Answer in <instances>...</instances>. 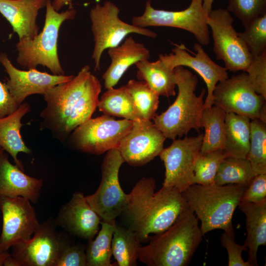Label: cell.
<instances>
[{"mask_svg":"<svg viewBox=\"0 0 266 266\" xmlns=\"http://www.w3.org/2000/svg\"><path fill=\"white\" fill-rule=\"evenodd\" d=\"M250 121L246 116L226 113V138L222 150L225 157L246 158L250 146Z\"/></svg>","mask_w":266,"mask_h":266,"instance_id":"obj_26","label":"cell"},{"mask_svg":"<svg viewBox=\"0 0 266 266\" xmlns=\"http://www.w3.org/2000/svg\"><path fill=\"white\" fill-rule=\"evenodd\" d=\"M134 121L123 119L116 120L103 114L90 118L69 134L68 143L80 152L100 155L117 148L123 137L131 130Z\"/></svg>","mask_w":266,"mask_h":266,"instance_id":"obj_8","label":"cell"},{"mask_svg":"<svg viewBox=\"0 0 266 266\" xmlns=\"http://www.w3.org/2000/svg\"><path fill=\"white\" fill-rule=\"evenodd\" d=\"M198 220L189 207L167 229L150 236L138 260L148 266L188 265L203 236Z\"/></svg>","mask_w":266,"mask_h":266,"instance_id":"obj_3","label":"cell"},{"mask_svg":"<svg viewBox=\"0 0 266 266\" xmlns=\"http://www.w3.org/2000/svg\"><path fill=\"white\" fill-rule=\"evenodd\" d=\"M43 185L42 179L28 175L8 160L5 152L0 158V196L21 197L33 203L39 197Z\"/></svg>","mask_w":266,"mask_h":266,"instance_id":"obj_21","label":"cell"},{"mask_svg":"<svg viewBox=\"0 0 266 266\" xmlns=\"http://www.w3.org/2000/svg\"><path fill=\"white\" fill-rule=\"evenodd\" d=\"M124 160L117 148L106 152L101 166V179L97 191L86 197L102 221L113 223L127 205L129 194L122 190L119 172Z\"/></svg>","mask_w":266,"mask_h":266,"instance_id":"obj_9","label":"cell"},{"mask_svg":"<svg viewBox=\"0 0 266 266\" xmlns=\"http://www.w3.org/2000/svg\"><path fill=\"white\" fill-rule=\"evenodd\" d=\"M0 63L9 79L5 83L10 93L20 105L29 96L43 95L55 86L70 80L74 76L55 75L36 68L20 70L14 66L5 53H0Z\"/></svg>","mask_w":266,"mask_h":266,"instance_id":"obj_18","label":"cell"},{"mask_svg":"<svg viewBox=\"0 0 266 266\" xmlns=\"http://www.w3.org/2000/svg\"><path fill=\"white\" fill-rule=\"evenodd\" d=\"M193 48L196 51L195 56L188 53L184 45L175 44L172 52L160 54V59L168 67L174 69L178 66H187L196 71L204 80L207 94L204 100V108L213 105V93L217 84L228 77L227 70L213 61L200 43H196Z\"/></svg>","mask_w":266,"mask_h":266,"instance_id":"obj_17","label":"cell"},{"mask_svg":"<svg viewBox=\"0 0 266 266\" xmlns=\"http://www.w3.org/2000/svg\"><path fill=\"white\" fill-rule=\"evenodd\" d=\"M203 133L173 140L159 156L165 166L163 186L173 187L181 193L193 184L194 167L200 152Z\"/></svg>","mask_w":266,"mask_h":266,"instance_id":"obj_13","label":"cell"},{"mask_svg":"<svg viewBox=\"0 0 266 266\" xmlns=\"http://www.w3.org/2000/svg\"><path fill=\"white\" fill-rule=\"evenodd\" d=\"M125 86L143 119L153 120L156 115L159 96L143 80L131 79Z\"/></svg>","mask_w":266,"mask_h":266,"instance_id":"obj_33","label":"cell"},{"mask_svg":"<svg viewBox=\"0 0 266 266\" xmlns=\"http://www.w3.org/2000/svg\"><path fill=\"white\" fill-rule=\"evenodd\" d=\"M266 199V174L255 176L244 191L240 201L257 203Z\"/></svg>","mask_w":266,"mask_h":266,"instance_id":"obj_40","label":"cell"},{"mask_svg":"<svg viewBox=\"0 0 266 266\" xmlns=\"http://www.w3.org/2000/svg\"><path fill=\"white\" fill-rule=\"evenodd\" d=\"M101 85L88 65L69 81L59 84L43 96L46 107L40 114V130H49L62 142L91 118L98 107Z\"/></svg>","mask_w":266,"mask_h":266,"instance_id":"obj_1","label":"cell"},{"mask_svg":"<svg viewBox=\"0 0 266 266\" xmlns=\"http://www.w3.org/2000/svg\"><path fill=\"white\" fill-rule=\"evenodd\" d=\"M107 53L111 62L102 76L106 89L114 87L131 66L150 57L145 45L131 36L125 38L121 44L108 48Z\"/></svg>","mask_w":266,"mask_h":266,"instance_id":"obj_22","label":"cell"},{"mask_svg":"<svg viewBox=\"0 0 266 266\" xmlns=\"http://www.w3.org/2000/svg\"><path fill=\"white\" fill-rule=\"evenodd\" d=\"M19 106L10 93L5 83L0 81V118L11 114Z\"/></svg>","mask_w":266,"mask_h":266,"instance_id":"obj_41","label":"cell"},{"mask_svg":"<svg viewBox=\"0 0 266 266\" xmlns=\"http://www.w3.org/2000/svg\"><path fill=\"white\" fill-rule=\"evenodd\" d=\"M225 158L222 150L205 154L200 153L195 165L193 184L202 185L214 184L218 169Z\"/></svg>","mask_w":266,"mask_h":266,"instance_id":"obj_34","label":"cell"},{"mask_svg":"<svg viewBox=\"0 0 266 266\" xmlns=\"http://www.w3.org/2000/svg\"><path fill=\"white\" fill-rule=\"evenodd\" d=\"M238 206L246 216L247 261L251 266H257L258 248L266 244V199L257 203L240 201Z\"/></svg>","mask_w":266,"mask_h":266,"instance_id":"obj_23","label":"cell"},{"mask_svg":"<svg viewBox=\"0 0 266 266\" xmlns=\"http://www.w3.org/2000/svg\"><path fill=\"white\" fill-rule=\"evenodd\" d=\"M213 97V105L226 113L266 122V99L256 93L245 71L218 82Z\"/></svg>","mask_w":266,"mask_h":266,"instance_id":"obj_11","label":"cell"},{"mask_svg":"<svg viewBox=\"0 0 266 266\" xmlns=\"http://www.w3.org/2000/svg\"><path fill=\"white\" fill-rule=\"evenodd\" d=\"M247 186L239 184H193L182 192L190 208L200 220L204 235L216 229L235 234L232 218Z\"/></svg>","mask_w":266,"mask_h":266,"instance_id":"obj_4","label":"cell"},{"mask_svg":"<svg viewBox=\"0 0 266 266\" xmlns=\"http://www.w3.org/2000/svg\"><path fill=\"white\" fill-rule=\"evenodd\" d=\"M233 19L226 9L212 10L206 17L214 42L216 59L223 61L227 70L245 71L253 56L233 26Z\"/></svg>","mask_w":266,"mask_h":266,"instance_id":"obj_10","label":"cell"},{"mask_svg":"<svg viewBox=\"0 0 266 266\" xmlns=\"http://www.w3.org/2000/svg\"><path fill=\"white\" fill-rule=\"evenodd\" d=\"M120 9L110 1L103 4L97 3L90 11L91 30L95 42L92 58L95 63V70L100 69V62L103 51L114 47L130 33H137L156 38V33L146 29L127 23L119 17Z\"/></svg>","mask_w":266,"mask_h":266,"instance_id":"obj_7","label":"cell"},{"mask_svg":"<svg viewBox=\"0 0 266 266\" xmlns=\"http://www.w3.org/2000/svg\"><path fill=\"white\" fill-rule=\"evenodd\" d=\"M207 16L202 0H192L189 6L181 11L155 9L148 0L143 13L133 17L132 24L141 28L168 27L184 30L193 34L200 45L207 46L210 41Z\"/></svg>","mask_w":266,"mask_h":266,"instance_id":"obj_12","label":"cell"},{"mask_svg":"<svg viewBox=\"0 0 266 266\" xmlns=\"http://www.w3.org/2000/svg\"><path fill=\"white\" fill-rule=\"evenodd\" d=\"M2 228L0 236V253L15 244L29 239L40 224L31 201L21 197L0 196Z\"/></svg>","mask_w":266,"mask_h":266,"instance_id":"obj_15","label":"cell"},{"mask_svg":"<svg viewBox=\"0 0 266 266\" xmlns=\"http://www.w3.org/2000/svg\"><path fill=\"white\" fill-rule=\"evenodd\" d=\"M256 174L246 158L225 157L220 164L214 184H239L248 186Z\"/></svg>","mask_w":266,"mask_h":266,"instance_id":"obj_30","label":"cell"},{"mask_svg":"<svg viewBox=\"0 0 266 266\" xmlns=\"http://www.w3.org/2000/svg\"><path fill=\"white\" fill-rule=\"evenodd\" d=\"M44 24L42 31L32 39L19 40L16 45L17 64L28 69L38 65L47 67L52 74L64 75L59 59L58 40L62 24L74 19L76 11L72 7L62 12L56 11L49 0L46 5Z\"/></svg>","mask_w":266,"mask_h":266,"instance_id":"obj_6","label":"cell"},{"mask_svg":"<svg viewBox=\"0 0 266 266\" xmlns=\"http://www.w3.org/2000/svg\"><path fill=\"white\" fill-rule=\"evenodd\" d=\"M156 188L153 177L141 178L128 194L127 205L120 216L141 242L149 241L150 234L167 229L189 207L177 189L163 186L155 192Z\"/></svg>","mask_w":266,"mask_h":266,"instance_id":"obj_2","label":"cell"},{"mask_svg":"<svg viewBox=\"0 0 266 266\" xmlns=\"http://www.w3.org/2000/svg\"><path fill=\"white\" fill-rule=\"evenodd\" d=\"M72 0H54L52 2V5L54 9L59 11L65 5H68V7H72Z\"/></svg>","mask_w":266,"mask_h":266,"instance_id":"obj_42","label":"cell"},{"mask_svg":"<svg viewBox=\"0 0 266 266\" xmlns=\"http://www.w3.org/2000/svg\"><path fill=\"white\" fill-rule=\"evenodd\" d=\"M49 0H0V13L10 24L19 40L32 39L38 33V11Z\"/></svg>","mask_w":266,"mask_h":266,"instance_id":"obj_20","label":"cell"},{"mask_svg":"<svg viewBox=\"0 0 266 266\" xmlns=\"http://www.w3.org/2000/svg\"><path fill=\"white\" fill-rule=\"evenodd\" d=\"M166 138L151 121L142 119L134 122L117 149L125 162L142 166L159 155Z\"/></svg>","mask_w":266,"mask_h":266,"instance_id":"obj_16","label":"cell"},{"mask_svg":"<svg viewBox=\"0 0 266 266\" xmlns=\"http://www.w3.org/2000/svg\"><path fill=\"white\" fill-rule=\"evenodd\" d=\"M116 222L101 221V229L86 247L87 266H111V240Z\"/></svg>","mask_w":266,"mask_h":266,"instance_id":"obj_31","label":"cell"},{"mask_svg":"<svg viewBox=\"0 0 266 266\" xmlns=\"http://www.w3.org/2000/svg\"><path fill=\"white\" fill-rule=\"evenodd\" d=\"M9 255L7 252L0 253V266H3L5 260Z\"/></svg>","mask_w":266,"mask_h":266,"instance_id":"obj_45","label":"cell"},{"mask_svg":"<svg viewBox=\"0 0 266 266\" xmlns=\"http://www.w3.org/2000/svg\"><path fill=\"white\" fill-rule=\"evenodd\" d=\"M250 146L246 158L256 175L266 174V122L251 120Z\"/></svg>","mask_w":266,"mask_h":266,"instance_id":"obj_32","label":"cell"},{"mask_svg":"<svg viewBox=\"0 0 266 266\" xmlns=\"http://www.w3.org/2000/svg\"><path fill=\"white\" fill-rule=\"evenodd\" d=\"M106 90L99 99L98 107L100 111L134 122L143 119L125 86Z\"/></svg>","mask_w":266,"mask_h":266,"instance_id":"obj_28","label":"cell"},{"mask_svg":"<svg viewBox=\"0 0 266 266\" xmlns=\"http://www.w3.org/2000/svg\"><path fill=\"white\" fill-rule=\"evenodd\" d=\"M51 218L40 225L29 239L14 245L11 256L19 266H55L68 242L55 229Z\"/></svg>","mask_w":266,"mask_h":266,"instance_id":"obj_14","label":"cell"},{"mask_svg":"<svg viewBox=\"0 0 266 266\" xmlns=\"http://www.w3.org/2000/svg\"><path fill=\"white\" fill-rule=\"evenodd\" d=\"M227 10L232 12L245 27L266 13V0H229Z\"/></svg>","mask_w":266,"mask_h":266,"instance_id":"obj_36","label":"cell"},{"mask_svg":"<svg viewBox=\"0 0 266 266\" xmlns=\"http://www.w3.org/2000/svg\"><path fill=\"white\" fill-rule=\"evenodd\" d=\"M202 7L207 15H208L212 10V4L214 0H202Z\"/></svg>","mask_w":266,"mask_h":266,"instance_id":"obj_43","label":"cell"},{"mask_svg":"<svg viewBox=\"0 0 266 266\" xmlns=\"http://www.w3.org/2000/svg\"><path fill=\"white\" fill-rule=\"evenodd\" d=\"M54 221L56 226L62 227L71 234L89 241L98 233L101 219L91 208L84 194L75 192L61 208Z\"/></svg>","mask_w":266,"mask_h":266,"instance_id":"obj_19","label":"cell"},{"mask_svg":"<svg viewBox=\"0 0 266 266\" xmlns=\"http://www.w3.org/2000/svg\"><path fill=\"white\" fill-rule=\"evenodd\" d=\"M4 151H5L4 150V149L1 146H0V158H1Z\"/></svg>","mask_w":266,"mask_h":266,"instance_id":"obj_46","label":"cell"},{"mask_svg":"<svg viewBox=\"0 0 266 266\" xmlns=\"http://www.w3.org/2000/svg\"><path fill=\"white\" fill-rule=\"evenodd\" d=\"M135 65L138 80L144 81L157 95L167 98L175 95L174 69L167 66L160 59L141 61Z\"/></svg>","mask_w":266,"mask_h":266,"instance_id":"obj_25","label":"cell"},{"mask_svg":"<svg viewBox=\"0 0 266 266\" xmlns=\"http://www.w3.org/2000/svg\"><path fill=\"white\" fill-rule=\"evenodd\" d=\"M31 111V106L23 102L10 114L0 118V146L12 157L15 165L24 171L22 163L18 159L20 152L27 154L32 150L25 144L20 133L23 117Z\"/></svg>","mask_w":266,"mask_h":266,"instance_id":"obj_24","label":"cell"},{"mask_svg":"<svg viewBox=\"0 0 266 266\" xmlns=\"http://www.w3.org/2000/svg\"><path fill=\"white\" fill-rule=\"evenodd\" d=\"M245 72L256 93L266 99V51L253 56Z\"/></svg>","mask_w":266,"mask_h":266,"instance_id":"obj_37","label":"cell"},{"mask_svg":"<svg viewBox=\"0 0 266 266\" xmlns=\"http://www.w3.org/2000/svg\"><path fill=\"white\" fill-rule=\"evenodd\" d=\"M226 114L222 109L215 105L203 109L200 125V128H204V133L200 154L223 150L226 138Z\"/></svg>","mask_w":266,"mask_h":266,"instance_id":"obj_27","label":"cell"},{"mask_svg":"<svg viewBox=\"0 0 266 266\" xmlns=\"http://www.w3.org/2000/svg\"><path fill=\"white\" fill-rule=\"evenodd\" d=\"M141 242L133 231L116 223L111 240V250L117 265L136 266L142 246Z\"/></svg>","mask_w":266,"mask_h":266,"instance_id":"obj_29","label":"cell"},{"mask_svg":"<svg viewBox=\"0 0 266 266\" xmlns=\"http://www.w3.org/2000/svg\"><path fill=\"white\" fill-rule=\"evenodd\" d=\"M177 96L168 108L153 119V124L166 138L175 139L186 135L192 129L199 131L206 91L199 96L195 90L198 79L195 74L182 66L174 68Z\"/></svg>","mask_w":266,"mask_h":266,"instance_id":"obj_5","label":"cell"},{"mask_svg":"<svg viewBox=\"0 0 266 266\" xmlns=\"http://www.w3.org/2000/svg\"><path fill=\"white\" fill-rule=\"evenodd\" d=\"M3 266H19L18 262L10 254L5 260Z\"/></svg>","mask_w":266,"mask_h":266,"instance_id":"obj_44","label":"cell"},{"mask_svg":"<svg viewBox=\"0 0 266 266\" xmlns=\"http://www.w3.org/2000/svg\"><path fill=\"white\" fill-rule=\"evenodd\" d=\"M55 266H87L86 248L81 244L67 243L62 250Z\"/></svg>","mask_w":266,"mask_h":266,"instance_id":"obj_38","label":"cell"},{"mask_svg":"<svg viewBox=\"0 0 266 266\" xmlns=\"http://www.w3.org/2000/svg\"><path fill=\"white\" fill-rule=\"evenodd\" d=\"M235 234H231L224 232L220 236L221 245L227 251L229 266H251L247 261L245 262L242 258V253L247 251L246 245H242L236 243L234 240Z\"/></svg>","mask_w":266,"mask_h":266,"instance_id":"obj_39","label":"cell"},{"mask_svg":"<svg viewBox=\"0 0 266 266\" xmlns=\"http://www.w3.org/2000/svg\"><path fill=\"white\" fill-rule=\"evenodd\" d=\"M238 35L246 44L252 56L266 51V13L252 21Z\"/></svg>","mask_w":266,"mask_h":266,"instance_id":"obj_35","label":"cell"}]
</instances>
